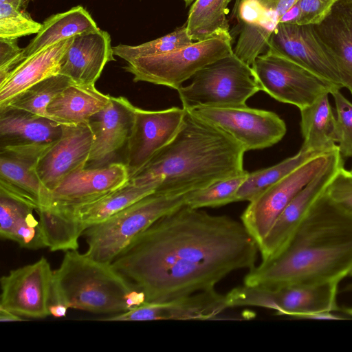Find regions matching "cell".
<instances>
[{"label": "cell", "mask_w": 352, "mask_h": 352, "mask_svg": "<svg viewBox=\"0 0 352 352\" xmlns=\"http://www.w3.org/2000/svg\"><path fill=\"white\" fill-rule=\"evenodd\" d=\"M258 252L241 221L184 205L137 235L111 265L146 302H160L214 289L232 272L252 269Z\"/></svg>", "instance_id": "6da1fadb"}, {"label": "cell", "mask_w": 352, "mask_h": 352, "mask_svg": "<svg viewBox=\"0 0 352 352\" xmlns=\"http://www.w3.org/2000/svg\"><path fill=\"white\" fill-rule=\"evenodd\" d=\"M323 192L280 254L250 270L243 284L276 289L339 283L349 276L352 217L331 204Z\"/></svg>", "instance_id": "7a4b0ae2"}, {"label": "cell", "mask_w": 352, "mask_h": 352, "mask_svg": "<svg viewBox=\"0 0 352 352\" xmlns=\"http://www.w3.org/2000/svg\"><path fill=\"white\" fill-rule=\"evenodd\" d=\"M245 152L228 133L186 109L175 136L129 180H161L155 192L184 195L243 173Z\"/></svg>", "instance_id": "3957f363"}, {"label": "cell", "mask_w": 352, "mask_h": 352, "mask_svg": "<svg viewBox=\"0 0 352 352\" xmlns=\"http://www.w3.org/2000/svg\"><path fill=\"white\" fill-rule=\"evenodd\" d=\"M135 289L139 288L111 263L93 259L78 250L65 252L53 274L54 303L94 314L128 311L126 296Z\"/></svg>", "instance_id": "277c9868"}, {"label": "cell", "mask_w": 352, "mask_h": 352, "mask_svg": "<svg viewBox=\"0 0 352 352\" xmlns=\"http://www.w3.org/2000/svg\"><path fill=\"white\" fill-rule=\"evenodd\" d=\"M186 195L154 192L88 227L82 233L87 244L85 253L100 262L111 263L140 233L161 217L185 205Z\"/></svg>", "instance_id": "5b68a950"}, {"label": "cell", "mask_w": 352, "mask_h": 352, "mask_svg": "<svg viewBox=\"0 0 352 352\" xmlns=\"http://www.w3.org/2000/svg\"><path fill=\"white\" fill-rule=\"evenodd\" d=\"M192 78L190 85L177 90L183 108L188 110L244 106L261 91L252 67L234 53L208 65Z\"/></svg>", "instance_id": "8992f818"}, {"label": "cell", "mask_w": 352, "mask_h": 352, "mask_svg": "<svg viewBox=\"0 0 352 352\" xmlns=\"http://www.w3.org/2000/svg\"><path fill=\"white\" fill-rule=\"evenodd\" d=\"M233 54L232 37L197 41L163 54L129 60L124 67L134 82H146L177 90L208 65Z\"/></svg>", "instance_id": "52a82bcc"}, {"label": "cell", "mask_w": 352, "mask_h": 352, "mask_svg": "<svg viewBox=\"0 0 352 352\" xmlns=\"http://www.w3.org/2000/svg\"><path fill=\"white\" fill-rule=\"evenodd\" d=\"M261 91L301 109L324 94L341 88L307 68L267 48L252 66Z\"/></svg>", "instance_id": "ba28073f"}, {"label": "cell", "mask_w": 352, "mask_h": 352, "mask_svg": "<svg viewBox=\"0 0 352 352\" xmlns=\"http://www.w3.org/2000/svg\"><path fill=\"white\" fill-rule=\"evenodd\" d=\"M337 148L312 157L250 201L241 221L258 245L295 195L329 163Z\"/></svg>", "instance_id": "9c48e42d"}, {"label": "cell", "mask_w": 352, "mask_h": 352, "mask_svg": "<svg viewBox=\"0 0 352 352\" xmlns=\"http://www.w3.org/2000/svg\"><path fill=\"white\" fill-rule=\"evenodd\" d=\"M189 111L228 133L245 152L273 146L281 140L287 131L284 120L276 113L247 105L198 107Z\"/></svg>", "instance_id": "30bf717a"}, {"label": "cell", "mask_w": 352, "mask_h": 352, "mask_svg": "<svg viewBox=\"0 0 352 352\" xmlns=\"http://www.w3.org/2000/svg\"><path fill=\"white\" fill-rule=\"evenodd\" d=\"M54 271L45 257L1 278L0 307L21 317L44 318L54 303Z\"/></svg>", "instance_id": "8fae6325"}, {"label": "cell", "mask_w": 352, "mask_h": 352, "mask_svg": "<svg viewBox=\"0 0 352 352\" xmlns=\"http://www.w3.org/2000/svg\"><path fill=\"white\" fill-rule=\"evenodd\" d=\"M267 47L343 88L336 62L314 25L278 23Z\"/></svg>", "instance_id": "7c38bea8"}, {"label": "cell", "mask_w": 352, "mask_h": 352, "mask_svg": "<svg viewBox=\"0 0 352 352\" xmlns=\"http://www.w3.org/2000/svg\"><path fill=\"white\" fill-rule=\"evenodd\" d=\"M343 166L344 158L338 147L329 163L295 195L258 244L261 262L270 261L280 254L311 206Z\"/></svg>", "instance_id": "4fadbf2b"}, {"label": "cell", "mask_w": 352, "mask_h": 352, "mask_svg": "<svg viewBox=\"0 0 352 352\" xmlns=\"http://www.w3.org/2000/svg\"><path fill=\"white\" fill-rule=\"evenodd\" d=\"M51 145L0 147V194L25 202L35 211L45 208L49 192L36 174V165Z\"/></svg>", "instance_id": "5bb4252c"}, {"label": "cell", "mask_w": 352, "mask_h": 352, "mask_svg": "<svg viewBox=\"0 0 352 352\" xmlns=\"http://www.w3.org/2000/svg\"><path fill=\"white\" fill-rule=\"evenodd\" d=\"M185 113V109L176 107L160 111L136 107L133 126L126 145L125 164L129 178L173 140Z\"/></svg>", "instance_id": "9a60e30c"}, {"label": "cell", "mask_w": 352, "mask_h": 352, "mask_svg": "<svg viewBox=\"0 0 352 352\" xmlns=\"http://www.w3.org/2000/svg\"><path fill=\"white\" fill-rule=\"evenodd\" d=\"M94 140L89 122L62 125L60 138L43 153L36 165V174L49 194L67 176L86 167Z\"/></svg>", "instance_id": "2e32d148"}, {"label": "cell", "mask_w": 352, "mask_h": 352, "mask_svg": "<svg viewBox=\"0 0 352 352\" xmlns=\"http://www.w3.org/2000/svg\"><path fill=\"white\" fill-rule=\"evenodd\" d=\"M228 308L226 294L219 293L214 289L166 301L145 302L130 310L100 320H206L215 318Z\"/></svg>", "instance_id": "e0dca14e"}, {"label": "cell", "mask_w": 352, "mask_h": 352, "mask_svg": "<svg viewBox=\"0 0 352 352\" xmlns=\"http://www.w3.org/2000/svg\"><path fill=\"white\" fill-rule=\"evenodd\" d=\"M129 181V172L125 163L111 162L102 166L84 168L67 176L50 192L44 208L82 204L100 197Z\"/></svg>", "instance_id": "ac0fdd59"}, {"label": "cell", "mask_w": 352, "mask_h": 352, "mask_svg": "<svg viewBox=\"0 0 352 352\" xmlns=\"http://www.w3.org/2000/svg\"><path fill=\"white\" fill-rule=\"evenodd\" d=\"M135 109L127 98L111 96L108 104L91 117L89 123L94 140L85 168L109 164L126 145L134 124Z\"/></svg>", "instance_id": "d6986e66"}, {"label": "cell", "mask_w": 352, "mask_h": 352, "mask_svg": "<svg viewBox=\"0 0 352 352\" xmlns=\"http://www.w3.org/2000/svg\"><path fill=\"white\" fill-rule=\"evenodd\" d=\"M114 60L111 36L100 29L74 36L59 74L74 84L93 85L104 66Z\"/></svg>", "instance_id": "ffe728a7"}, {"label": "cell", "mask_w": 352, "mask_h": 352, "mask_svg": "<svg viewBox=\"0 0 352 352\" xmlns=\"http://www.w3.org/2000/svg\"><path fill=\"white\" fill-rule=\"evenodd\" d=\"M161 180L136 184L130 180L124 186L94 200L67 208H47L71 221L82 233L140 199L154 192Z\"/></svg>", "instance_id": "44dd1931"}, {"label": "cell", "mask_w": 352, "mask_h": 352, "mask_svg": "<svg viewBox=\"0 0 352 352\" xmlns=\"http://www.w3.org/2000/svg\"><path fill=\"white\" fill-rule=\"evenodd\" d=\"M74 37L52 44L28 57L0 81V108L28 87L58 74Z\"/></svg>", "instance_id": "7402d4cb"}, {"label": "cell", "mask_w": 352, "mask_h": 352, "mask_svg": "<svg viewBox=\"0 0 352 352\" xmlns=\"http://www.w3.org/2000/svg\"><path fill=\"white\" fill-rule=\"evenodd\" d=\"M314 28L336 62L342 87L352 94V2L338 1Z\"/></svg>", "instance_id": "603a6c76"}, {"label": "cell", "mask_w": 352, "mask_h": 352, "mask_svg": "<svg viewBox=\"0 0 352 352\" xmlns=\"http://www.w3.org/2000/svg\"><path fill=\"white\" fill-rule=\"evenodd\" d=\"M62 135V125L29 111L0 108V147L51 145Z\"/></svg>", "instance_id": "cb8c5ba5"}, {"label": "cell", "mask_w": 352, "mask_h": 352, "mask_svg": "<svg viewBox=\"0 0 352 352\" xmlns=\"http://www.w3.org/2000/svg\"><path fill=\"white\" fill-rule=\"evenodd\" d=\"M338 283L296 285L270 289L272 309L278 315L305 318L307 315L338 309Z\"/></svg>", "instance_id": "d4e9b609"}, {"label": "cell", "mask_w": 352, "mask_h": 352, "mask_svg": "<svg viewBox=\"0 0 352 352\" xmlns=\"http://www.w3.org/2000/svg\"><path fill=\"white\" fill-rule=\"evenodd\" d=\"M110 97L99 91L95 85L72 84L50 102L46 111L49 118L61 125L88 122L108 104Z\"/></svg>", "instance_id": "484cf974"}, {"label": "cell", "mask_w": 352, "mask_h": 352, "mask_svg": "<svg viewBox=\"0 0 352 352\" xmlns=\"http://www.w3.org/2000/svg\"><path fill=\"white\" fill-rule=\"evenodd\" d=\"M34 208L21 201L0 194V236L20 247L30 250L45 248L39 221L33 214Z\"/></svg>", "instance_id": "4316f807"}, {"label": "cell", "mask_w": 352, "mask_h": 352, "mask_svg": "<svg viewBox=\"0 0 352 352\" xmlns=\"http://www.w3.org/2000/svg\"><path fill=\"white\" fill-rule=\"evenodd\" d=\"M98 30L89 12L81 6L53 14L43 21L36 36L23 48L21 62L57 42Z\"/></svg>", "instance_id": "83f0119b"}, {"label": "cell", "mask_w": 352, "mask_h": 352, "mask_svg": "<svg viewBox=\"0 0 352 352\" xmlns=\"http://www.w3.org/2000/svg\"><path fill=\"white\" fill-rule=\"evenodd\" d=\"M328 94L300 109L303 143L300 150L322 153L337 146V120L329 101Z\"/></svg>", "instance_id": "f1b7e54d"}, {"label": "cell", "mask_w": 352, "mask_h": 352, "mask_svg": "<svg viewBox=\"0 0 352 352\" xmlns=\"http://www.w3.org/2000/svg\"><path fill=\"white\" fill-rule=\"evenodd\" d=\"M232 0H195L190 8L186 28L192 41L214 36L232 37L227 15Z\"/></svg>", "instance_id": "f546056e"}, {"label": "cell", "mask_w": 352, "mask_h": 352, "mask_svg": "<svg viewBox=\"0 0 352 352\" xmlns=\"http://www.w3.org/2000/svg\"><path fill=\"white\" fill-rule=\"evenodd\" d=\"M298 0H237L239 27L249 26L263 40L269 38L282 16Z\"/></svg>", "instance_id": "4dcf8cb0"}, {"label": "cell", "mask_w": 352, "mask_h": 352, "mask_svg": "<svg viewBox=\"0 0 352 352\" xmlns=\"http://www.w3.org/2000/svg\"><path fill=\"white\" fill-rule=\"evenodd\" d=\"M320 154L322 153L305 152L300 149L295 155L276 165L249 173L247 178L238 189L236 201H251L300 166Z\"/></svg>", "instance_id": "1f68e13d"}, {"label": "cell", "mask_w": 352, "mask_h": 352, "mask_svg": "<svg viewBox=\"0 0 352 352\" xmlns=\"http://www.w3.org/2000/svg\"><path fill=\"white\" fill-rule=\"evenodd\" d=\"M72 84L73 82L64 75L50 76L14 97L3 107L21 109L48 118L46 109L50 102Z\"/></svg>", "instance_id": "d6a6232c"}, {"label": "cell", "mask_w": 352, "mask_h": 352, "mask_svg": "<svg viewBox=\"0 0 352 352\" xmlns=\"http://www.w3.org/2000/svg\"><path fill=\"white\" fill-rule=\"evenodd\" d=\"M193 43L189 36L186 24L177 27L173 32L154 40L137 45L119 44L113 47L114 55L126 62L129 60L152 56L170 52Z\"/></svg>", "instance_id": "836d02e7"}, {"label": "cell", "mask_w": 352, "mask_h": 352, "mask_svg": "<svg viewBox=\"0 0 352 352\" xmlns=\"http://www.w3.org/2000/svg\"><path fill=\"white\" fill-rule=\"evenodd\" d=\"M248 173L245 170L241 175L219 181L204 188L190 191L186 195L185 205L201 209L236 202L238 189Z\"/></svg>", "instance_id": "e575fe53"}, {"label": "cell", "mask_w": 352, "mask_h": 352, "mask_svg": "<svg viewBox=\"0 0 352 352\" xmlns=\"http://www.w3.org/2000/svg\"><path fill=\"white\" fill-rule=\"evenodd\" d=\"M42 25L18 6L0 1V38L18 39L37 34Z\"/></svg>", "instance_id": "d590c367"}, {"label": "cell", "mask_w": 352, "mask_h": 352, "mask_svg": "<svg viewBox=\"0 0 352 352\" xmlns=\"http://www.w3.org/2000/svg\"><path fill=\"white\" fill-rule=\"evenodd\" d=\"M340 0H298L280 18L279 23L318 25Z\"/></svg>", "instance_id": "8d00e7d4"}, {"label": "cell", "mask_w": 352, "mask_h": 352, "mask_svg": "<svg viewBox=\"0 0 352 352\" xmlns=\"http://www.w3.org/2000/svg\"><path fill=\"white\" fill-rule=\"evenodd\" d=\"M337 112L338 147L343 158H352V103L340 91L331 94Z\"/></svg>", "instance_id": "74e56055"}, {"label": "cell", "mask_w": 352, "mask_h": 352, "mask_svg": "<svg viewBox=\"0 0 352 352\" xmlns=\"http://www.w3.org/2000/svg\"><path fill=\"white\" fill-rule=\"evenodd\" d=\"M338 208L352 217V173L340 168L323 192Z\"/></svg>", "instance_id": "f35d334b"}, {"label": "cell", "mask_w": 352, "mask_h": 352, "mask_svg": "<svg viewBox=\"0 0 352 352\" xmlns=\"http://www.w3.org/2000/svg\"><path fill=\"white\" fill-rule=\"evenodd\" d=\"M22 52L17 39L0 38V81L20 63Z\"/></svg>", "instance_id": "ab89813d"}, {"label": "cell", "mask_w": 352, "mask_h": 352, "mask_svg": "<svg viewBox=\"0 0 352 352\" xmlns=\"http://www.w3.org/2000/svg\"><path fill=\"white\" fill-rule=\"evenodd\" d=\"M146 302L144 292L139 289H135L127 294L126 296V303L129 310L141 305Z\"/></svg>", "instance_id": "60d3db41"}, {"label": "cell", "mask_w": 352, "mask_h": 352, "mask_svg": "<svg viewBox=\"0 0 352 352\" xmlns=\"http://www.w3.org/2000/svg\"><path fill=\"white\" fill-rule=\"evenodd\" d=\"M68 307L61 303H53L50 306V315L56 318L65 317L67 314Z\"/></svg>", "instance_id": "b9f144b4"}, {"label": "cell", "mask_w": 352, "mask_h": 352, "mask_svg": "<svg viewBox=\"0 0 352 352\" xmlns=\"http://www.w3.org/2000/svg\"><path fill=\"white\" fill-rule=\"evenodd\" d=\"M24 320L21 316L16 315V314L0 307V321L1 322H14V321H23Z\"/></svg>", "instance_id": "7bdbcfd3"}, {"label": "cell", "mask_w": 352, "mask_h": 352, "mask_svg": "<svg viewBox=\"0 0 352 352\" xmlns=\"http://www.w3.org/2000/svg\"><path fill=\"white\" fill-rule=\"evenodd\" d=\"M33 0H0V1H6L12 5L16 6L22 9L25 10L28 3Z\"/></svg>", "instance_id": "ee69618b"}, {"label": "cell", "mask_w": 352, "mask_h": 352, "mask_svg": "<svg viewBox=\"0 0 352 352\" xmlns=\"http://www.w3.org/2000/svg\"><path fill=\"white\" fill-rule=\"evenodd\" d=\"M343 311L346 314L352 316V307L351 308H345Z\"/></svg>", "instance_id": "f6af8a7d"}, {"label": "cell", "mask_w": 352, "mask_h": 352, "mask_svg": "<svg viewBox=\"0 0 352 352\" xmlns=\"http://www.w3.org/2000/svg\"><path fill=\"white\" fill-rule=\"evenodd\" d=\"M344 290L345 291H347V292H352V283L348 285L345 288H344Z\"/></svg>", "instance_id": "bcb514c9"}, {"label": "cell", "mask_w": 352, "mask_h": 352, "mask_svg": "<svg viewBox=\"0 0 352 352\" xmlns=\"http://www.w3.org/2000/svg\"><path fill=\"white\" fill-rule=\"evenodd\" d=\"M185 2L186 6H188L191 4L195 0H183Z\"/></svg>", "instance_id": "7dc6e473"}, {"label": "cell", "mask_w": 352, "mask_h": 352, "mask_svg": "<svg viewBox=\"0 0 352 352\" xmlns=\"http://www.w3.org/2000/svg\"><path fill=\"white\" fill-rule=\"evenodd\" d=\"M349 276H352V270H351V272L349 274Z\"/></svg>", "instance_id": "c3c4849f"}, {"label": "cell", "mask_w": 352, "mask_h": 352, "mask_svg": "<svg viewBox=\"0 0 352 352\" xmlns=\"http://www.w3.org/2000/svg\"><path fill=\"white\" fill-rule=\"evenodd\" d=\"M351 172L352 173V168H351Z\"/></svg>", "instance_id": "681fc988"}, {"label": "cell", "mask_w": 352, "mask_h": 352, "mask_svg": "<svg viewBox=\"0 0 352 352\" xmlns=\"http://www.w3.org/2000/svg\"><path fill=\"white\" fill-rule=\"evenodd\" d=\"M349 1L352 2V0H349Z\"/></svg>", "instance_id": "f907efd6"}]
</instances>
